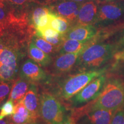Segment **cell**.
<instances>
[{
  "instance_id": "obj_1",
  "label": "cell",
  "mask_w": 124,
  "mask_h": 124,
  "mask_svg": "<svg viewBox=\"0 0 124 124\" xmlns=\"http://www.w3.org/2000/svg\"><path fill=\"white\" fill-rule=\"evenodd\" d=\"M124 108V80L118 78L108 80L100 94L86 110L105 109L116 111Z\"/></svg>"
},
{
  "instance_id": "obj_2",
  "label": "cell",
  "mask_w": 124,
  "mask_h": 124,
  "mask_svg": "<svg viewBox=\"0 0 124 124\" xmlns=\"http://www.w3.org/2000/svg\"><path fill=\"white\" fill-rule=\"evenodd\" d=\"M116 52L114 43H95L82 51L76 66L82 70H96L105 64Z\"/></svg>"
},
{
  "instance_id": "obj_3",
  "label": "cell",
  "mask_w": 124,
  "mask_h": 124,
  "mask_svg": "<svg viewBox=\"0 0 124 124\" xmlns=\"http://www.w3.org/2000/svg\"><path fill=\"white\" fill-rule=\"evenodd\" d=\"M107 71V67L82 72L71 76L63 82L60 87V94L62 97L68 100L73 97L89 83Z\"/></svg>"
},
{
  "instance_id": "obj_4",
  "label": "cell",
  "mask_w": 124,
  "mask_h": 124,
  "mask_svg": "<svg viewBox=\"0 0 124 124\" xmlns=\"http://www.w3.org/2000/svg\"><path fill=\"white\" fill-rule=\"evenodd\" d=\"M21 56L19 49L0 45V80L9 82L13 80L18 70Z\"/></svg>"
},
{
  "instance_id": "obj_5",
  "label": "cell",
  "mask_w": 124,
  "mask_h": 124,
  "mask_svg": "<svg viewBox=\"0 0 124 124\" xmlns=\"http://www.w3.org/2000/svg\"><path fill=\"white\" fill-rule=\"evenodd\" d=\"M39 102V114L46 122L54 124L63 120L65 117L64 108L53 95L48 93H43L40 95Z\"/></svg>"
},
{
  "instance_id": "obj_6",
  "label": "cell",
  "mask_w": 124,
  "mask_h": 124,
  "mask_svg": "<svg viewBox=\"0 0 124 124\" xmlns=\"http://www.w3.org/2000/svg\"><path fill=\"white\" fill-rule=\"evenodd\" d=\"M124 16V0L100 3L94 25L115 22Z\"/></svg>"
},
{
  "instance_id": "obj_7",
  "label": "cell",
  "mask_w": 124,
  "mask_h": 124,
  "mask_svg": "<svg viewBox=\"0 0 124 124\" xmlns=\"http://www.w3.org/2000/svg\"><path fill=\"white\" fill-rule=\"evenodd\" d=\"M82 3L71 0H46L45 5L49 11L55 15L66 18L71 24H75Z\"/></svg>"
},
{
  "instance_id": "obj_8",
  "label": "cell",
  "mask_w": 124,
  "mask_h": 124,
  "mask_svg": "<svg viewBox=\"0 0 124 124\" xmlns=\"http://www.w3.org/2000/svg\"><path fill=\"white\" fill-rule=\"evenodd\" d=\"M106 81V77L104 74L92 80L82 90L74 96L72 100V103L77 105L94 100L100 94Z\"/></svg>"
},
{
  "instance_id": "obj_9",
  "label": "cell",
  "mask_w": 124,
  "mask_h": 124,
  "mask_svg": "<svg viewBox=\"0 0 124 124\" xmlns=\"http://www.w3.org/2000/svg\"><path fill=\"white\" fill-rule=\"evenodd\" d=\"M116 111L105 109L85 110L80 111L77 118V124H110Z\"/></svg>"
},
{
  "instance_id": "obj_10",
  "label": "cell",
  "mask_w": 124,
  "mask_h": 124,
  "mask_svg": "<svg viewBox=\"0 0 124 124\" xmlns=\"http://www.w3.org/2000/svg\"><path fill=\"white\" fill-rule=\"evenodd\" d=\"M98 29L94 25H73L64 38L76 40L82 42H87L94 38L97 33Z\"/></svg>"
},
{
  "instance_id": "obj_11",
  "label": "cell",
  "mask_w": 124,
  "mask_h": 124,
  "mask_svg": "<svg viewBox=\"0 0 124 124\" xmlns=\"http://www.w3.org/2000/svg\"><path fill=\"white\" fill-rule=\"evenodd\" d=\"M20 77L31 83L44 81L47 78L46 72L32 59H27L21 66Z\"/></svg>"
},
{
  "instance_id": "obj_12",
  "label": "cell",
  "mask_w": 124,
  "mask_h": 124,
  "mask_svg": "<svg viewBox=\"0 0 124 124\" xmlns=\"http://www.w3.org/2000/svg\"><path fill=\"white\" fill-rule=\"evenodd\" d=\"M98 5L97 0H89L82 3L74 25H94L97 15Z\"/></svg>"
},
{
  "instance_id": "obj_13",
  "label": "cell",
  "mask_w": 124,
  "mask_h": 124,
  "mask_svg": "<svg viewBox=\"0 0 124 124\" xmlns=\"http://www.w3.org/2000/svg\"><path fill=\"white\" fill-rule=\"evenodd\" d=\"M80 54L81 52L61 54L56 59L54 63L55 71L59 73H64L70 71L77 63Z\"/></svg>"
},
{
  "instance_id": "obj_14",
  "label": "cell",
  "mask_w": 124,
  "mask_h": 124,
  "mask_svg": "<svg viewBox=\"0 0 124 124\" xmlns=\"http://www.w3.org/2000/svg\"><path fill=\"white\" fill-rule=\"evenodd\" d=\"M36 117L27 109L21 100L15 105V113L10 118L14 124H22L34 122Z\"/></svg>"
},
{
  "instance_id": "obj_15",
  "label": "cell",
  "mask_w": 124,
  "mask_h": 124,
  "mask_svg": "<svg viewBox=\"0 0 124 124\" xmlns=\"http://www.w3.org/2000/svg\"><path fill=\"white\" fill-rule=\"evenodd\" d=\"M39 101L36 88L35 85H32L23 98L22 101L27 109L37 117L39 113Z\"/></svg>"
},
{
  "instance_id": "obj_16",
  "label": "cell",
  "mask_w": 124,
  "mask_h": 124,
  "mask_svg": "<svg viewBox=\"0 0 124 124\" xmlns=\"http://www.w3.org/2000/svg\"><path fill=\"white\" fill-rule=\"evenodd\" d=\"M89 46H90L89 41L82 42L76 40L66 39L60 46L59 51L60 54L78 53V52H82Z\"/></svg>"
},
{
  "instance_id": "obj_17",
  "label": "cell",
  "mask_w": 124,
  "mask_h": 124,
  "mask_svg": "<svg viewBox=\"0 0 124 124\" xmlns=\"http://www.w3.org/2000/svg\"><path fill=\"white\" fill-rule=\"evenodd\" d=\"M29 83L22 78L17 80L12 86L9 100H12L15 105L22 100L29 89Z\"/></svg>"
},
{
  "instance_id": "obj_18",
  "label": "cell",
  "mask_w": 124,
  "mask_h": 124,
  "mask_svg": "<svg viewBox=\"0 0 124 124\" xmlns=\"http://www.w3.org/2000/svg\"><path fill=\"white\" fill-rule=\"evenodd\" d=\"M28 54L32 60L42 66H47L52 62L50 56L39 48L32 41L29 43Z\"/></svg>"
},
{
  "instance_id": "obj_19",
  "label": "cell",
  "mask_w": 124,
  "mask_h": 124,
  "mask_svg": "<svg viewBox=\"0 0 124 124\" xmlns=\"http://www.w3.org/2000/svg\"><path fill=\"white\" fill-rule=\"evenodd\" d=\"M5 4L12 10L24 12L28 10L34 4H43L41 0H4Z\"/></svg>"
},
{
  "instance_id": "obj_20",
  "label": "cell",
  "mask_w": 124,
  "mask_h": 124,
  "mask_svg": "<svg viewBox=\"0 0 124 124\" xmlns=\"http://www.w3.org/2000/svg\"><path fill=\"white\" fill-rule=\"evenodd\" d=\"M48 8L44 5L36 4L32 8L29 13V21L35 29L38 27L40 18L49 13Z\"/></svg>"
},
{
  "instance_id": "obj_21",
  "label": "cell",
  "mask_w": 124,
  "mask_h": 124,
  "mask_svg": "<svg viewBox=\"0 0 124 124\" xmlns=\"http://www.w3.org/2000/svg\"><path fill=\"white\" fill-rule=\"evenodd\" d=\"M31 41H32L39 48L47 54L54 53L55 52V51L59 49L57 46L51 44V43L46 41L44 39L36 35H33L32 37Z\"/></svg>"
},
{
  "instance_id": "obj_22",
  "label": "cell",
  "mask_w": 124,
  "mask_h": 124,
  "mask_svg": "<svg viewBox=\"0 0 124 124\" xmlns=\"http://www.w3.org/2000/svg\"><path fill=\"white\" fill-rule=\"evenodd\" d=\"M12 15V10L9 8L4 5H0V26L4 31L8 26Z\"/></svg>"
},
{
  "instance_id": "obj_23",
  "label": "cell",
  "mask_w": 124,
  "mask_h": 124,
  "mask_svg": "<svg viewBox=\"0 0 124 124\" xmlns=\"http://www.w3.org/2000/svg\"><path fill=\"white\" fill-rule=\"evenodd\" d=\"M15 113V105L12 100H8L0 108V120L10 117Z\"/></svg>"
},
{
  "instance_id": "obj_24",
  "label": "cell",
  "mask_w": 124,
  "mask_h": 124,
  "mask_svg": "<svg viewBox=\"0 0 124 124\" xmlns=\"http://www.w3.org/2000/svg\"><path fill=\"white\" fill-rule=\"evenodd\" d=\"M10 91V86L7 82H2L0 84V105L7 98Z\"/></svg>"
},
{
  "instance_id": "obj_25",
  "label": "cell",
  "mask_w": 124,
  "mask_h": 124,
  "mask_svg": "<svg viewBox=\"0 0 124 124\" xmlns=\"http://www.w3.org/2000/svg\"><path fill=\"white\" fill-rule=\"evenodd\" d=\"M110 124H124V108L115 111Z\"/></svg>"
},
{
  "instance_id": "obj_26",
  "label": "cell",
  "mask_w": 124,
  "mask_h": 124,
  "mask_svg": "<svg viewBox=\"0 0 124 124\" xmlns=\"http://www.w3.org/2000/svg\"><path fill=\"white\" fill-rule=\"evenodd\" d=\"M49 17L48 13L46 14V15H44L40 18L39 23L37 27L36 30H38V29H41L44 28L49 27Z\"/></svg>"
},
{
  "instance_id": "obj_27",
  "label": "cell",
  "mask_w": 124,
  "mask_h": 124,
  "mask_svg": "<svg viewBox=\"0 0 124 124\" xmlns=\"http://www.w3.org/2000/svg\"><path fill=\"white\" fill-rule=\"evenodd\" d=\"M116 46V52L118 51L124 49V30L120 34V36L118 38L115 43H114Z\"/></svg>"
},
{
  "instance_id": "obj_28",
  "label": "cell",
  "mask_w": 124,
  "mask_h": 124,
  "mask_svg": "<svg viewBox=\"0 0 124 124\" xmlns=\"http://www.w3.org/2000/svg\"><path fill=\"white\" fill-rule=\"evenodd\" d=\"M113 58L116 61L124 63V49H122L115 53L113 56Z\"/></svg>"
},
{
  "instance_id": "obj_29",
  "label": "cell",
  "mask_w": 124,
  "mask_h": 124,
  "mask_svg": "<svg viewBox=\"0 0 124 124\" xmlns=\"http://www.w3.org/2000/svg\"><path fill=\"white\" fill-rule=\"evenodd\" d=\"M54 124H77V123H76L74 117L67 116H65L62 121Z\"/></svg>"
},
{
  "instance_id": "obj_30",
  "label": "cell",
  "mask_w": 124,
  "mask_h": 124,
  "mask_svg": "<svg viewBox=\"0 0 124 124\" xmlns=\"http://www.w3.org/2000/svg\"><path fill=\"white\" fill-rule=\"evenodd\" d=\"M0 124H13V123L11 121L10 118L6 117L2 120H0Z\"/></svg>"
},
{
  "instance_id": "obj_31",
  "label": "cell",
  "mask_w": 124,
  "mask_h": 124,
  "mask_svg": "<svg viewBox=\"0 0 124 124\" xmlns=\"http://www.w3.org/2000/svg\"><path fill=\"white\" fill-rule=\"evenodd\" d=\"M119 1V0H97V1L98 4L100 3H105V2H113V1Z\"/></svg>"
},
{
  "instance_id": "obj_32",
  "label": "cell",
  "mask_w": 124,
  "mask_h": 124,
  "mask_svg": "<svg viewBox=\"0 0 124 124\" xmlns=\"http://www.w3.org/2000/svg\"><path fill=\"white\" fill-rule=\"evenodd\" d=\"M71 1H74V2H79V3H83L86 1H89V0H71Z\"/></svg>"
},
{
  "instance_id": "obj_33",
  "label": "cell",
  "mask_w": 124,
  "mask_h": 124,
  "mask_svg": "<svg viewBox=\"0 0 124 124\" xmlns=\"http://www.w3.org/2000/svg\"><path fill=\"white\" fill-rule=\"evenodd\" d=\"M4 29H3L2 28V27L0 26V37H1V36L3 35V33H4Z\"/></svg>"
},
{
  "instance_id": "obj_34",
  "label": "cell",
  "mask_w": 124,
  "mask_h": 124,
  "mask_svg": "<svg viewBox=\"0 0 124 124\" xmlns=\"http://www.w3.org/2000/svg\"><path fill=\"white\" fill-rule=\"evenodd\" d=\"M22 124H36L34 122H26V123H24Z\"/></svg>"
},
{
  "instance_id": "obj_35",
  "label": "cell",
  "mask_w": 124,
  "mask_h": 124,
  "mask_svg": "<svg viewBox=\"0 0 124 124\" xmlns=\"http://www.w3.org/2000/svg\"><path fill=\"white\" fill-rule=\"evenodd\" d=\"M4 0H0V5H4Z\"/></svg>"
},
{
  "instance_id": "obj_36",
  "label": "cell",
  "mask_w": 124,
  "mask_h": 124,
  "mask_svg": "<svg viewBox=\"0 0 124 124\" xmlns=\"http://www.w3.org/2000/svg\"></svg>"
}]
</instances>
